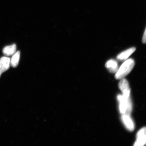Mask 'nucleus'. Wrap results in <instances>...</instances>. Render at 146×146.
Returning a JSON list of instances; mask_svg holds the SVG:
<instances>
[{
    "label": "nucleus",
    "mask_w": 146,
    "mask_h": 146,
    "mask_svg": "<svg viewBox=\"0 0 146 146\" xmlns=\"http://www.w3.org/2000/svg\"><path fill=\"white\" fill-rule=\"evenodd\" d=\"M119 103V110L121 115H130L132 110V104L130 96L126 97L123 95L117 97Z\"/></svg>",
    "instance_id": "f257e3e1"
},
{
    "label": "nucleus",
    "mask_w": 146,
    "mask_h": 146,
    "mask_svg": "<svg viewBox=\"0 0 146 146\" xmlns=\"http://www.w3.org/2000/svg\"><path fill=\"white\" fill-rule=\"evenodd\" d=\"M135 65L134 60L132 58H129L125 60L121 67L118 69L116 73L115 78L116 79L119 80L124 78L130 73Z\"/></svg>",
    "instance_id": "f03ea898"
},
{
    "label": "nucleus",
    "mask_w": 146,
    "mask_h": 146,
    "mask_svg": "<svg viewBox=\"0 0 146 146\" xmlns=\"http://www.w3.org/2000/svg\"><path fill=\"white\" fill-rule=\"evenodd\" d=\"M146 129L144 127L138 131L136 135V140L134 146H143L145 145L146 143Z\"/></svg>",
    "instance_id": "7ed1b4c3"
},
{
    "label": "nucleus",
    "mask_w": 146,
    "mask_h": 146,
    "mask_svg": "<svg viewBox=\"0 0 146 146\" xmlns=\"http://www.w3.org/2000/svg\"><path fill=\"white\" fill-rule=\"evenodd\" d=\"M122 121L124 125L127 129L129 131H132L134 130L135 125L133 120L130 117V115H122L121 117Z\"/></svg>",
    "instance_id": "20e7f679"
},
{
    "label": "nucleus",
    "mask_w": 146,
    "mask_h": 146,
    "mask_svg": "<svg viewBox=\"0 0 146 146\" xmlns=\"http://www.w3.org/2000/svg\"><path fill=\"white\" fill-rule=\"evenodd\" d=\"M119 87L122 92L123 96L126 97L130 96V87L127 80L124 78L121 79L119 83Z\"/></svg>",
    "instance_id": "39448f33"
},
{
    "label": "nucleus",
    "mask_w": 146,
    "mask_h": 146,
    "mask_svg": "<svg viewBox=\"0 0 146 146\" xmlns=\"http://www.w3.org/2000/svg\"><path fill=\"white\" fill-rule=\"evenodd\" d=\"M10 66V59L7 56L0 58V77L3 73L7 70Z\"/></svg>",
    "instance_id": "423d86ee"
},
{
    "label": "nucleus",
    "mask_w": 146,
    "mask_h": 146,
    "mask_svg": "<svg viewBox=\"0 0 146 146\" xmlns=\"http://www.w3.org/2000/svg\"><path fill=\"white\" fill-rule=\"evenodd\" d=\"M105 66L109 72L112 73H116L119 69L117 62L114 59L108 60L106 63Z\"/></svg>",
    "instance_id": "0eeeda50"
},
{
    "label": "nucleus",
    "mask_w": 146,
    "mask_h": 146,
    "mask_svg": "<svg viewBox=\"0 0 146 146\" xmlns=\"http://www.w3.org/2000/svg\"><path fill=\"white\" fill-rule=\"evenodd\" d=\"M135 50H136V48L134 47L130 48L118 55L117 56V58L118 60H127Z\"/></svg>",
    "instance_id": "6e6552de"
},
{
    "label": "nucleus",
    "mask_w": 146,
    "mask_h": 146,
    "mask_svg": "<svg viewBox=\"0 0 146 146\" xmlns=\"http://www.w3.org/2000/svg\"><path fill=\"white\" fill-rule=\"evenodd\" d=\"M16 48L17 47L15 44L6 46L3 50V53L7 56H12L16 52Z\"/></svg>",
    "instance_id": "1a4fd4ad"
},
{
    "label": "nucleus",
    "mask_w": 146,
    "mask_h": 146,
    "mask_svg": "<svg viewBox=\"0 0 146 146\" xmlns=\"http://www.w3.org/2000/svg\"><path fill=\"white\" fill-rule=\"evenodd\" d=\"M20 54L21 53L18 51L12 55L11 59H10V66L14 68L18 66L20 60Z\"/></svg>",
    "instance_id": "9d476101"
},
{
    "label": "nucleus",
    "mask_w": 146,
    "mask_h": 146,
    "mask_svg": "<svg viewBox=\"0 0 146 146\" xmlns=\"http://www.w3.org/2000/svg\"><path fill=\"white\" fill-rule=\"evenodd\" d=\"M146 29L145 30V32H144L143 36V42L144 44H145L146 41Z\"/></svg>",
    "instance_id": "9b49d317"
}]
</instances>
